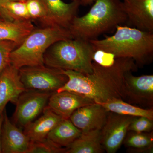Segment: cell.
<instances>
[{"label":"cell","mask_w":153,"mask_h":153,"mask_svg":"<svg viewBox=\"0 0 153 153\" xmlns=\"http://www.w3.org/2000/svg\"><path fill=\"white\" fill-rule=\"evenodd\" d=\"M153 128V120L145 117H136L129 126L128 131L150 132L152 131Z\"/></svg>","instance_id":"26"},{"label":"cell","mask_w":153,"mask_h":153,"mask_svg":"<svg viewBox=\"0 0 153 153\" xmlns=\"http://www.w3.org/2000/svg\"><path fill=\"white\" fill-rule=\"evenodd\" d=\"M4 21V20H3L1 18V17H0V22H1V21Z\"/></svg>","instance_id":"31"},{"label":"cell","mask_w":153,"mask_h":153,"mask_svg":"<svg viewBox=\"0 0 153 153\" xmlns=\"http://www.w3.org/2000/svg\"><path fill=\"white\" fill-rule=\"evenodd\" d=\"M53 93L26 89L19 97L16 104L13 117L15 122L25 128L35 120L47 106Z\"/></svg>","instance_id":"7"},{"label":"cell","mask_w":153,"mask_h":153,"mask_svg":"<svg viewBox=\"0 0 153 153\" xmlns=\"http://www.w3.org/2000/svg\"><path fill=\"white\" fill-rule=\"evenodd\" d=\"M135 117L109 112L101 129V142L105 152L115 153L123 144L129 126Z\"/></svg>","instance_id":"8"},{"label":"cell","mask_w":153,"mask_h":153,"mask_svg":"<svg viewBox=\"0 0 153 153\" xmlns=\"http://www.w3.org/2000/svg\"><path fill=\"white\" fill-rule=\"evenodd\" d=\"M4 119V111L0 113V153H1V136L2 127Z\"/></svg>","instance_id":"30"},{"label":"cell","mask_w":153,"mask_h":153,"mask_svg":"<svg viewBox=\"0 0 153 153\" xmlns=\"http://www.w3.org/2000/svg\"><path fill=\"white\" fill-rule=\"evenodd\" d=\"M25 90L19 69L10 63L0 74V113L5 109L8 102L16 104L19 97Z\"/></svg>","instance_id":"13"},{"label":"cell","mask_w":153,"mask_h":153,"mask_svg":"<svg viewBox=\"0 0 153 153\" xmlns=\"http://www.w3.org/2000/svg\"><path fill=\"white\" fill-rule=\"evenodd\" d=\"M123 144L128 152L151 153L153 152V132L138 133L128 131Z\"/></svg>","instance_id":"21"},{"label":"cell","mask_w":153,"mask_h":153,"mask_svg":"<svg viewBox=\"0 0 153 153\" xmlns=\"http://www.w3.org/2000/svg\"><path fill=\"white\" fill-rule=\"evenodd\" d=\"M30 143L27 136L11 122L5 109L1 136V153H27Z\"/></svg>","instance_id":"14"},{"label":"cell","mask_w":153,"mask_h":153,"mask_svg":"<svg viewBox=\"0 0 153 153\" xmlns=\"http://www.w3.org/2000/svg\"><path fill=\"white\" fill-rule=\"evenodd\" d=\"M132 72H128L126 75L124 100L129 103L152 106L153 75L135 76Z\"/></svg>","instance_id":"9"},{"label":"cell","mask_w":153,"mask_h":153,"mask_svg":"<svg viewBox=\"0 0 153 153\" xmlns=\"http://www.w3.org/2000/svg\"><path fill=\"white\" fill-rule=\"evenodd\" d=\"M137 68L133 59L117 58L109 66H102L93 61V71L88 74L63 70L68 80L56 91H71L95 102H106L114 99L124 100L126 74L136 71Z\"/></svg>","instance_id":"1"},{"label":"cell","mask_w":153,"mask_h":153,"mask_svg":"<svg viewBox=\"0 0 153 153\" xmlns=\"http://www.w3.org/2000/svg\"><path fill=\"white\" fill-rule=\"evenodd\" d=\"M72 1L76 2L80 6H86L92 4L96 0H71Z\"/></svg>","instance_id":"29"},{"label":"cell","mask_w":153,"mask_h":153,"mask_svg":"<svg viewBox=\"0 0 153 153\" xmlns=\"http://www.w3.org/2000/svg\"><path fill=\"white\" fill-rule=\"evenodd\" d=\"M88 13L75 16L68 30L73 38L86 41L111 31L127 21L120 0H96Z\"/></svg>","instance_id":"3"},{"label":"cell","mask_w":153,"mask_h":153,"mask_svg":"<svg viewBox=\"0 0 153 153\" xmlns=\"http://www.w3.org/2000/svg\"><path fill=\"white\" fill-rule=\"evenodd\" d=\"M71 38L68 29L59 26L35 28L11 52L10 63L18 69L44 65V55L50 46L60 40Z\"/></svg>","instance_id":"5"},{"label":"cell","mask_w":153,"mask_h":153,"mask_svg":"<svg viewBox=\"0 0 153 153\" xmlns=\"http://www.w3.org/2000/svg\"><path fill=\"white\" fill-rule=\"evenodd\" d=\"M94 102L92 100L78 94L64 91L53 92L49 97L47 106L62 118L69 119L76 109Z\"/></svg>","instance_id":"12"},{"label":"cell","mask_w":153,"mask_h":153,"mask_svg":"<svg viewBox=\"0 0 153 153\" xmlns=\"http://www.w3.org/2000/svg\"><path fill=\"white\" fill-rule=\"evenodd\" d=\"M109 112L101 105L94 102L76 109L69 119L82 132L101 130Z\"/></svg>","instance_id":"11"},{"label":"cell","mask_w":153,"mask_h":153,"mask_svg":"<svg viewBox=\"0 0 153 153\" xmlns=\"http://www.w3.org/2000/svg\"><path fill=\"white\" fill-rule=\"evenodd\" d=\"M67 148L62 147L48 138L39 141H31L27 153H66Z\"/></svg>","instance_id":"24"},{"label":"cell","mask_w":153,"mask_h":153,"mask_svg":"<svg viewBox=\"0 0 153 153\" xmlns=\"http://www.w3.org/2000/svg\"><path fill=\"white\" fill-rule=\"evenodd\" d=\"M36 28L31 21L0 22V41H10L18 46Z\"/></svg>","instance_id":"17"},{"label":"cell","mask_w":153,"mask_h":153,"mask_svg":"<svg viewBox=\"0 0 153 153\" xmlns=\"http://www.w3.org/2000/svg\"><path fill=\"white\" fill-rule=\"evenodd\" d=\"M116 58L114 55L101 50H97L93 55V60L103 66L112 65Z\"/></svg>","instance_id":"27"},{"label":"cell","mask_w":153,"mask_h":153,"mask_svg":"<svg viewBox=\"0 0 153 153\" xmlns=\"http://www.w3.org/2000/svg\"><path fill=\"white\" fill-rule=\"evenodd\" d=\"M115 29V33L112 36L89 41L95 50L111 53L116 58L133 59L138 67L152 63L153 33L121 25Z\"/></svg>","instance_id":"2"},{"label":"cell","mask_w":153,"mask_h":153,"mask_svg":"<svg viewBox=\"0 0 153 153\" xmlns=\"http://www.w3.org/2000/svg\"><path fill=\"white\" fill-rule=\"evenodd\" d=\"M66 153H102L101 130L82 132L79 137L66 147Z\"/></svg>","instance_id":"18"},{"label":"cell","mask_w":153,"mask_h":153,"mask_svg":"<svg viewBox=\"0 0 153 153\" xmlns=\"http://www.w3.org/2000/svg\"><path fill=\"white\" fill-rule=\"evenodd\" d=\"M42 113L38 119L25 127L24 132L31 141H39L47 138L49 132L63 119L47 106Z\"/></svg>","instance_id":"16"},{"label":"cell","mask_w":153,"mask_h":153,"mask_svg":"<svg viewBox=\"0 0 153 153\" xmlns=\"http://www.w3.org/2000/svg\"><path fill=\"white\" fill-rule=\"evenodd\" d=\"M127 21L134 28L153 33V0H123Z\"/></svg>","instance_id":"10"},{"label":"cell","mask_w":153,"mask_h":153,"mask_svg":"<svg viewBox=\"0 0 153 153\" xmlns=\"http://www.w3.org/2000/svg\"><path fill=\"white\" fill-rule=\"evenodd\" d=\"M26 4L31 21H37L41 27L53 26L51 25L46 10L41 0H26Z\"/></svg>","instance_id":"23"},{"label":"cell","mask_w":153,"mask_h":153,"mask_svg":"<svg viewBox=\"0 0 153 153\" xmlns=\"http://www.w3.org/2000/svg\"><path fill=\"white\" fill-rule=\"evenodd\" d=\"M19 73L26 89L55 92L68 80L62 69L45 65L22 67Z\"/></svg>","instance_id":"6"},{"label":"cell","mask_w":153,"mask_h":153,"mask_svg":"<svg viewBox=\"0 0 153 153\" xmlns=\"http://www.w3.org/2000/svg\"><path fill=\"white\" fill-rule=\"evenodd\" d=\"M1 7L9 22L15 20L31 21L28 13L26 1H11L4 3Z\"/></svg>","instance_id":"22"},{"label":"cell","mask_w":153,"mask_h":153,"mask_svg":"<svg viewBox=\"0 0 153 153\" xmlns=\"http://www.w3.org/2000/svg\"><path fill=\"white\" fill-rule=\"evenodd\" d=\"M95 51L88 41L76 38L60 40L52 44L45 52L44 65L88 74L93 71V57Z\"/></svg>","instance_id":"4"},{"label":"cell","mask_w":153,"mask_h":153,"mask_svg":"<svg viewBox=\"0 0 153 153\" xmlns=\"http://www.w3.org/2000/svg\"><path fill=\"white\" fill-rule=\"evenodd\" d=\"M52 26L68 29L76 16L79 5L76 2L64 3L62 0H41Z\"/></svg>","instance_id":"15"},{"label":"cell","mask_w":153,"mask_h":153,"mask_svg":"<svg viewBox=\"0 0 153 153\" xmlns=\"http://www.w3.org/2000/svg\"><path fill=\"white\" fill-rule=\"evenodd\" d=\"M26 1V0H0V17L4 21L9 22L7 17L6 16L2 8V5L7 2L11 1Z\"/></svg>","instance_id":"28"},{"label":"cell","mask_w":153,"mask_h":153,"mask_svg":"<svg viewBox=\"0 0 153 153\" xmlns=\"http://www.w3.org/2000/svg\"><path fill=\"white\" fill-rule=\"evenodd\" d=\"M109 112L133 117H145L153 120V108H143L132 105L120 99H114L105 102H97Z\"/></svg>","instance_id":"20"},{"label":"cell","mask_w":153,"mask_h":153,"mask_svg":"<svg viewBox=\"0 0 153 153\" xmlns=\"http://www.w3.org/2000/svg\"><path fill=\"white\" fill-rule=\"evenodd\" d=\"M18 46L13 41H0V74L10 64L11 52Z\"/></svg>","instance_id":"25"},{"label":"cell","mask_w":153,"mask_h":153,"mask_svg":"<svg viewBox=\"0 0 153 153\" xmlns=\"http://www.w3.org/2000/svg\"><path fill=\"white\" fill-rule=\"evenodd\" d=\"M82 131L69 119H62L49 132L47 138L62 147L66 148L80 136Z\"/></svg>","instance_id":"19"}]
</instances>
